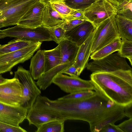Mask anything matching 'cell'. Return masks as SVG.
<instances>
[{
	"mask_svg": "<svg viewBox=\"0 0 132 132\" xmlns=\"http://www.w3.org/2000/svg\"><path fill=\"white\" fill-rule=\"evenodd\" d=\"M91 97L77 101L50 100L49 114L56 119L65 121L79 120L87 122L90 131L95 132L97 126L124 107L116 104L97 90Z\"/></svg>",
	"mask_w": 132,
	"mask_h": 132,
	"instance_id": "6da1fadb",
	"label": "cell"
},
{
	"mask_svg": "<svg viewBox=\"0 0 132 132\" xmlns=\"http://www.w3.org/2000/svg\"><path fill=\"white\" fill-rule=\"evenodd\" d=\"M90 78L97 90L116 104L132 105V70L92 73Z\"/></svg>",
	"mask_w": 132,
	"mask_h": 132,
	"instance_id": "7a4b0ae2",
	"label": "cell"
},
{
	"mask_svg": "<svg viewBox=\"0 0 132 132\" xmlns=\"http://www.w3.org/2000/svg\"><path fill=\"white\" fill-rule=\"evenodd\" d=\"M38 0H0L1 28L16 25L30 7Z\"/></svg>",
	"mask_w": 132,
	"mask_h": 132,
	"instance_id": "3957f363",
	"label": "cell"
},
{
	"mask_svg": "<svg viewBox=\"0 0 132 132\" xmlns=\"http://www.w3.org/2000/svg\"><path fill=\"white\" fill-rule=\"evenodd\" d=\"M14 73V77L18 79L22 86V99L20 106L28 110L32 107L37 98L40 95V89L29 71L19 66Z\"/></svg>",
	"mask_w": 132,
	"mask_h": 132,
	"instance_id": "277c9868",
	"label": "cell"
},
{
	"mask_svg": "<svg viewBox=\"0 0 132 132\" xmlns=\"http://www.w3.org/2000/svg\"><path fill=\"white\" fill-rule=\"evenodd\" d=\"M115 16H112L105 20L96 28L91 55L116 38L120 37L115 21Z\"/></svg>",
	"mask_w": 132,
	"mask_h": 132,
	"instance_id": "5b68a950",
	"label": "cell"
},
{
	"mask_svg": "<svg viewBox=\"0 0 132 132\" xmlns=\"http://www.w3.org/2000/svg\"><path fill=\"white\" fill-rule=\"evenodd\" d=\"M0 32L7 37H13L34 42L53 41L48 29L42 26L35 28L16 24Z\"/></svg>",
	"mask_w": 132,
	"mask_h": 132,
	"instance_id": "8992f818",
	"label": "cell"
},
{
	"mask_svg": "<svg viewBox=\"0 0 132 132\" xmlns=\"http://www.w3.org/2000/svg\"><path fill=\"white\" fill-rule=\"evenodd\" d=\"M42 43L40 42H35L17 51L0 55V74L10 71L16 65L30 59Z\"/></svg>",
	"mask_w": 132,
	"mask_h": 132,
	"instance_id": "52a82bcc",
	"label": "cell"
},
{
	"mask_svg": "<svg viewBox=\"0 0 132 132\" xmlns=\"http://www.w3.org/2000/svg\"><path fill=\"white\" fill-rule=\"evenodd\" d=\"M116 6L107 0L96 1L84 12L87 20L96 28L107 19L117 14Z\"/></svg>",
	"mask_w": 132,
	"mask_h": 132,
	"instance_id": "ba28073f",
	"label": "cell"
},
{
	"mask_svg": "<svg viewBox=\"0 0 132 132\" xmlns=\"http://www.w3.org/2000/svg\"><path fill=\"white\" fill-rule=\"evenodd\" d=\"M87 69L92 73L110 72L119 70H132L126 58L118 52L88 63Z\"/></svg>",
	"mask_w": 132,
	"mask_h": 132,
	"instance_id": "9c48e42d",
	"label": "cell"
},
{
	"mask_svg": "<svg viewBox=\"0 0 132 132\" xmlns=\"http://www.w3.org/2000/svg\"><path fill=\"white\" fill-rule=\"evenodd\" d=\"M52 83L58 86L61 89L68 93L79 91L97 90L92 81L82 79L76 77L59 74L53 78Z\"/></svg>",
	"mask_w": 132,
	"mask_h": 132,
	"instance_id": "30bf717a",
	"label": "cell"
},
{
	"mask_svg": "<svg viewBox=\"0 0 132 132\" xmlns=\"http://www.w3.org/2000/svg\"><path fill=\"white\" fill-rule=\"evenodd\" d=\"M22 99V86L15 78L0 83V102L14 106H20Z\"/></svg>",
	"mask_w": 132,
	"mask_h": 132,
	"instance_id": "8fae6325",
	"label": "cell"
},
{
	"mask_svg": "<svg viewBox=\"0 0 132 132\" xmlns=\"http://www.w3.org/2000/svg\"><path fill=\"white\" fill-rule=\"evenodd\" d=\"M28 110L21 106H14L0 102V121L15 127L26 119Z\"/></svg>",
	"mask_w": 132,
	"mask_h": 132,
	"instance_id": "7c38bea8",
	"label": "cell"
},
{
	"mask_svg": "<svg viewBox=\"0 0 132 132\" xmlns=\"http://www.w3.org/2000/svg\"><path fill=\"white\" fill-rule=\"evenodd\" d=\"M45 4L38 0L30 7L17 24L35 28L42 26V19Z\"/></svg>",
	"mask_w": 132,
	"mask_h": 132,
	"instance_id": "4fadbf2b",
	"label": "cell"
},
{
	"mask_svg": "<svg viewBox=\"0 0 132 132\" xmlns=\"http://www.w3.org/2000/svg\"><path fill=\"white\" fill-rule=\"evenodd\" d=\"M96 28L92 23L86 20L72 29L66 31L64 40L70 41L79 47Z\"/></svg>",
	"mask_w": 132,
	"mask_h": 132,
	"instance_id": "5bb4252c",
	"label": "cell"
},
{
	"mask_svg": "<svg viewBox=\"0 0 132 132\" xmlns=\"http://www.w3.org/2000/svg\"><path fill=\"white\" fill-rule=\"evenodd\" d=\"M96 29L79 47L74 60L73 64L80 75L87 65Z\"/></svg>",
	"mask_w": 132,
	"mask_h": 132,
	"instance_id": "9a60e30c",
	"label": "cell"
},
{
	"mask_svg": "<svg viewBox=\"0 0 132 132\" xmlns=\"http://www.w3.org/2000/svg\"><path fill=\"white\" fill-rule=\"evenodd\" d=\"M42 21V26L46 28L60 26L66 22L65 19L53 8L49 2L45 3Z\"/></svg>",
	"mask_w": 132,
	"mask_h": 132,
	"instance_id": "2e32d148",
	"label": "cell"
},
{
	"mask_svg": "<svg viewBox=\"0 0 132 132\" xmlns=\"http://www.w3.org/2000/svg\"><path fill=\"white\" fill-rule=\"evenodd\" d=\"M45 64L43 51L39 50L30 60L29 71L34 80H38L45 73Z\"/></svg>",
	"mask_w": 132,
	"mask_h": 132,
	"instance_id": "e0dca14e",
	"label": "cell"
},
{
	"mask_svg": "<svg viewBox=\"0 0 132 132\" xmlns=\"http://www.w3.org/2000/svg\"><path fill=\"white\" fill-rule=\"evenodd\" d=\"M115 19L120 37L132 40V20L117 14Z\"/></svg>",
	"mask_w": 132,
	"mask_h": 132,
	"instance_id": "ac0fdd59",
	"label": "cell"
},
{
	"mask_svg": "<svg viewBox=\"0 0 132 132\" xmlns=\"http://www.w3.org/2000/svg\"><path fill=\"white\" fill-rule=\"evenodd\" d=\"M43 51L45 59V72L59 64L61 59V53L59 44L52 49Z\"/></svg>",
	"mask_w": 132,
	"mask_h": 132,
	"instance_id": "d6986e66",
	"label": "cell"
},
{
	"mask_svg": "<svg viewBox=\"0 0 132 132\" xmlns=\"http://www.w3.org/2000/svg\"><path fill=\"white\" fill-rule=\"evenodd\" d=\"M122 40L120 37H118L112 42L103 47L91 55V59L99 60L112 54L120 49Z\"/></svg>",
	"mask_w": 132,
	"mask_h": 132,
	"instance_id": "ffe728a7",
	"label": "cell"
},
{
	"mask_svg": "<svg viewBox=\"0 0 132 132\" xmlns=\"http://www.w3.org/2000/svg\"><path fill=\"white\" fill-rule=\"evenodd\" d=\"M29 125H33L37 128L46 122L57 120L49 115L41 112L32 107L28 110L26 118Z\"/></svg>",
	"mask_w": 132,
	"mask_h": 132,
	"instance_id": "44dd1931",
	"label": "cell"
},
{
	"mask_svg": "<svg viewBox=\"0 0 132 132\" xmlns=\"http://www.w3.org/2000/svg\"><path fill=\"white\" fill-rule=\"evenodd\" d=\"M17 38L0 46V55L12 52L25 48L34 43Z\"/></svg>",
	"mask_w": 132,
	"mask_h": 132,
	"instance_id": "7402d4cb",
	"label": "cell"
},
{
	"mask_svg": "<svg viewBox=\"0 0 132 132\" xmlns=\"http://www.w3.org/2000/svg\"><path fill=\"white\" fill-rule=\"evenodd\" d=\"M64 121L55 120L46 122L37 128L36 132H63Z\"/></svg>",
	"mask_w": 132,
	"mask_h": 132,
	"instance_id": "603a6c76",
	"label": "cell"
},
{
	"mask_svg": "<svg viewBox=\"0 0 132 132\" xmlns=\"http://www.w3.org/2000/svg\"><path fill=\"white\" fill-rule=\"evenodd\" d=\"M95 91L91 90H83L76 92L59 98L57 99L61 100L77 101L83 100L93 95Z\"/></svg>",
	"mask_w": 132,
	"mask_h": 132,
	"instance_id": "cb8c5ba5",
	"label": "cell"
},
{
	"mask_svg": "<svg viewBox=\"0 0 132 132\" xmlns=\"http://www.w3.org/2000/svg\"><path fill=\"white\" fill-rule=\"evenodd\" d=\"M96 0H66L65 4L75 10L84 12Z\"/></svg>",
	"mask_w": 132,
	"mask_h": 132,
	"instance_id": "d4e9b609",
	"label": "cell"
},
{
	"mask_svg": "<svg viewBox=\"0 0 132 132\" xmlns=\"http://www.w3.org/2000/svg\"><path fill=\"white\" fill-rule=\"evenodd\" d=\"M117 14L132 20V0H125L116 6Z\"/></svg>",
	"mask_w": 132,
	"mask_h": 132,
	"instance_id": "484cf974",
	"label": "cell"
},
{
	"mask_svg": "<svg viewBox=\"0 0 132 132\" xmlns=\"http://www.w3.org/2000/svg\"><path fill=\"white\" fill-rule=\"evenodd\" d=\"M50 3L53 8L65 19L75 10L67 6L64 1Z\"/></svg>",
	"mask_w": 132,
	"mask_h": 132,
	"instance_id": "4316f807",
	"label": "cell"
},
{
	"mask_svg": "<svg viewBox=\"0 0 132 132\" xmlns=\"http://www.w3.org/2000/svg\"><path fill=\"white\" fill-rule=\"evenodd\" d=\"M121 56L127 58L132 65V40L122 39L120 50L118 51Z\"/></svg>",
	"mask_w": 132,
	"mask_h": 132,
	"instance_id": "83f0119b",
	"label": "cell"
},
{
	"mask_svg": "<svg viewBox=\"0 0 132 132\" xmlns=\"http://www.w3.org/2000/svg\"><path fill=\"white\" fill-rule=\"evenodd\" d=\"M46 28L49 31L53 41L59 44L64 40L66 31L61 25Z\"/></svg>",
	"mask_w": 132,
	"mask_h": 132,
	"instance_id": "f1b7e54d",
	"label": "cell"
},
{
	"mask_svg": "<svg viewBox=\"0 0 132 132\" xmlns=\"http://www.w3.org/2000/svg\"><path fill=\"white\" fill-rule=\"evenodd\" d=\"M26 132L20 126H13L0 121V132Z\"/></svg>",
	"mask_w": 132,
	"mask_h": 132,
	"instance_id": "f546056e",
	"label": "cell"
},
{
	"mask_svg": "<svg viewBox=\"0 0 132 132\" xmlns=\"http://www.w3.org/2000/svg\"><path fill=\"white\" fill-rule=\"evenodd\" d=\"M86 21L85 20L76 19L67 21L61 25L66 31L70 30Z\"/></svg>",
	"mask_w": 132,
	"mask_h": 132,
	"instance_id": "4dcf8cb0",
	"label": "cell"
},
{
	"mask_svg": "<svg viewBox=\"0 0 132 132\" xmlns=\"http://www.w3.org/2000/svg\"><path fill=\"white\" fill-rule=\"evenodd\" d=\"M117 126L122 132H132V118H129Z\"/></svg>",
	"mask_w": 132,
	"mask_h": 132,
	"instance_id": "1f68e13d",
	"label": "cell"
},
{
	"mask_svg": "<svg viewBox=\"0 0 132 132\" xmlns=\"http://www.w3.org/2000/svg\"><path fill=\"white\" fill-rule=\"evenodd\" d=\"M76 19H82L87 20L85 17L83 12L75 10L71 14L65 19L66 22L68 21Z\"/></svg>",
	"mask_w": 132,
	"mask_h": 132,
	"instance_id": "d6a6232c",
	"label": "cell"
},
{
	"mask_svg": "<svg viewBox=\"0 0 132 132\" xmlns=\"http://www.w3.org/2000/svg\"><path fill=\"white\" fill-rule=\"evenodd\" d=\"M122 132L114 123H108L104 126L100 132Z\"/></svg>",
	"mask_w": 132,
	"mask_h": 132,
	"instance_id": "836d02e7",
	"label": "cell"
},
{
	"mask_svg": "<svg viewBox=\"0 0 132 132\" xmlns=\"http://www.w3.org/2000/svg\"><path fill=\"white\" fill-rule=\"evenodd\" d=\"M68 74L71 76L78 77L80 75L77 68L73 64L63 71L62 73Z\"/></svg>",
	"mask_w": 132,
	"mask_h": 132,
	"instance_id": "e575fe53",
	"label": "cell"
},
{
	"mask_svg": "<svg viewBox=\"0 0 132 132\" xmlns=\"http://www.w3.org/2000/svg\"><path fill=\"white\" fill-rule=\"evenodd\" d=\"M132 105H129L126 107L124 110L125 114L126 116L129 118H132Z\"/></svg>",
	"mask_w": 132,
	"mask_h": 132,
	"instance_id": "d590c367",
	"label": "cell"
},
{
	"mask_svg": "<svg viewBox=\"0 0 132 132\" xmlns=\"http://www.w3.org/2000/svg\"><path fill=\"white\" fill-rule=\"evenodd\" d=\"M45 4L47 2L50 3L60 1H65L66 0H39Z\"/></svg>",
	"mask_w": 132,
	"mask_h": 132,
	"instance_id": "8d00e7d4",
	"label": "cell"
},
{
	"mask_svg": "<svg viewBox=\"0 0 132 132\" xmlns=\"http://www.w3.org/2000/svg\"><path fill=\"white\" fill-rule=\"evenodd\" d=\"M8 79L3 77L1 75H0V83H1L6 81Z\"/></svg>",
	"mask_w": 132,
	"mask_h": 132,
	"instance_id": "74e56055",
	"label": "cell"
},
{
	"mask_svg": "<svg viewBox=\"0 0 132 132\" xmlns=\"http://www.w3.org/2000/svg\"><path fill=\"white\" fill-rule=\"evenodd\" d=\"M125 0H115L114 5L117 6L119 3Z\"/></svg>",
	"mask_w": 132,
	"mask_h": 132,
	"instance_id": "f35d334b",
	"label": "cell"
},
{
	"mask_svg": "<svg viewBox=\"0 0 132 132\" xmlns=\"http://www.w3.org/2000/svg\"><path fill=\"white\" fill-rule=\"evenodd\" d=\"M6 36H5L3 33L0 32V39L4 38L6 37Z\"/></svg>",
	"mask_w": 132,
	"mask_h": 132,
	"instance_id": "ab89813d",
	"label": "cell"
},
{
	"mask_svg": "<svg viewBox=\"0 0 132 132\" xmlns=\"http://www.w3.org/2000/svg\"><path fill=\"white\" fill-rule=\"evenodd\" d=\"M108 0V1H111V0Z\"/></svg>",
	"mask_w": 132,
	"mask_h": 132,
	"instance_id": "60d3db41",
	"label": "cell"
},
{
	"mask_svg": "<svg viewBox=\"0 0 132 132\" xmlns=\"http://www.w3.org/2000/svg\"><path fill=\"white\" fill-rule=\"evenodd\" d=\"M1 27H0V30H1V29H1Z\"/></svg>",
	"mask_w": 132,
	"mask_h": 132,
	"instance_id": "b9f144b4",
	"label": "cell"
},
{
	"mask_svg": "<svg viewBox=\"0 0 132 132\" xmlns=\"http://www.w3.org/2000/svg\"><path fill=\"white\" fill-rule=\"evenodd\" d=\"M1 46V45H0V46Z\"/></svg>",
	"mask_w": 132,
	"mask_h": 132,
	"instance_id": "7bdbcfd3",
	"label": "cell"
},
{
	"mask_svg": "<svg viewBox=\"0 0 132 132\" xmlns=\"http://www.w3.org/2000/svg\"><path fill=\"white\" fill-rule=\"evenodd\" d=\"M96 0L97 1V0Z\"/></svg>",
	"mask_w": 132,
	"mask_h": 132,
	"instance_id": "ee69618b",
	"label": "cell"
}]
</instances>
